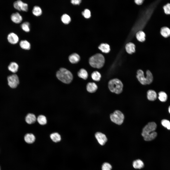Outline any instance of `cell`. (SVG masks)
Wrapping results in <instances>:
<instances>
[{
	"label": "cell",
	"mask_w": 170,
	"mask_h": 170,
	"mask_svg": "<svg viewBox=\"0 0 170 170\" xmlns=\"http://www.w3.org/2000/svg\"><path fill=\"white\" fill-rule=\"evenodd\" d=\"M157 127V124L155 122H151L144 127L141 135L145 140L150 141L155 138L157 136V133L155 131Z\"/></svg>",
	"instance_id": "obj_1"
},
{
	"label": "cell",
	"mask_w": 170,
	"mask_h": 170,
	"mask_svg": "<svg viewBox=\"0 0 170 170\" xmlns=\"http://www.w3.org/2000/svg\"><path fill=\"white\" fill-rule=\"evenodd\" d=\"M56 76L59 80L66 84L70 83L73 78V75L71 72L63 68H60L57 72Z\"/></svg>",
	"instance_id": "obj_2"
},
{
	"label": "cell",
	"mask_w": 170,
	"mask_h": 170,
	"mask_svg": "<svg viewBox=\"0 0 170 170\" xmlns=\"http://www.w3.org/2000/svg\"><path fill=\"white\" fill-rule=\"evenodd\" d=\"M89 62L90 65L92 67L100 69L103 66L105 59L102 54L97 53L89 58Z\"/></svg>",
	"instance_id": "obj_3"
},
{
	"label": "cell",
	"mask_w": 170,
	"mask_h": 170,
	"mask_svg": "<svg viewBox=\"0 0 170 170\" xmlns=\"http://www.w3.org/2000/svg\"><path fill=\"white\" fill-rule=\"evenodd\" d=\"M136 77L140 83L143 85H149L153 81V76L151 72L149 70L146 71V76L144 77V72L141 69L138 70Z\"/></svg>",
	"instance_id": "obj_4"
},
{
	"label": "cell",
	"mask_w": 170,
	"mask_h": 170,
	"mask_svg": "<svg viewBox=\"0 0 170 170\" xmlns=\"http://www.w3.org/2000/svg\"><path fill=\"white\" fill-rule=\"evenodd\" d=\"M110 91L116 94H119L122 92L123 85L122 81L117 78H114L110 80L108 83Z\"/></svg>",
	"instance_id": "obj_5"
},
{
	"label": "cell",
	"mask_w": 170,
	"mask_h": 170,
	"mask_svg": "<svg viewBox=\"0 0 170 170\" xmlns=\"http://www.w3.org/2000/svg\"><path fill=\"white\" fill-rule=\"evenodd\" d=\"M110 117L112 122L118 125L121 124L124 119V115L121 112L118 110H115L113 113L111 114Z\"/></svg>",
	"instance_id": "obj_6"
},
{
	"label": "cell",
	"mask_w": 170,
	"mask_h": 170,
	"mask_svg": "<svg viewBox=\"0 0 170 170\" xmlns=\"http://www.w3.org/2000/svg\"><path fill=\"white\" fill-rule=\"evenodd\" d=\"M8 84L11 88H16L19 83V80L17 76L13 74L8 76L7 77Z\"/></svg>",
	"instance_id": "obj_7"
},
{
	"label": "cell",
	"mask_w": 170,
	"mask_h": 170,
	"mask_svg": "<svg viewBox=\"0 0 170 170\" xmlns=\"http://www.w3.org/2000/svg\"><path fill=\"white\" fill-rule=\"evenodd\" d=\"M13 5L14 7L18 10L26 12L28 10V4L21 0H18L15 2Z\"/></svg>",
	"instance_id": "obj_8"
},
{
	"label": "cell",
	"mask_w": 170,
	"mask_h": 170,
	"mask_svg": "<svg viewBox=\"0 0 170 170\" xmlns=\"http://www.w3.org/2000/svg\"><path fill=\"white\" fill-rule=\"evenodd\" d=\"M95 137L99 144L101 145H104L107 140L106 136L100 132H96L95 134Z\"/></svg>",
	"instance_id": "obj_9"
},
{
	"label": "cell",
	"mask_w": 170,
	"mask_h": 170,
	"mask_svg": "<svg viewBox=\"0 0 170 170\" xmlns=\"http://www.w3.org/2000/svg\"><path fill=\"white\" fill-rule=\"evenodd\" d=\"M68 58L69 61L73 64L77 63L81 59L80 56L76 53H73L69 55Z\"/></svg>",
	"instance_id": "obj_10"
},
{
	"label": "cell",
	"mask_w": 170,
	"mask_h": 170,
	"mask_svg": "<svg viewBox=\"0 0 170 170\" xmlns=\"http://www.w3.org/2000/svg\"><path fill=\"white\" fill-rule=\"evenodd\" d=\"M86 89L87 91L91 93L96 92L98 89L97 85L94 82H89L87 84Z\"/></svg>",
	"instance_id": "obj_11"
},
{
	"label": "cell",
	"mask_w": 170,
	"mask_h": 170,
	"mask_svg": "<svg viewBox=\"0 0 170 170\" xmlns=\"http://www.w3.org/2000/svg\"><path fill=\"white\" fill-rule=\"evenodd\" d=\"M36 120L35 115L34 114L31 113L28 114L25 118L26 122L29 124L34 123L35 122Z\"/></svg>",
	"instance_id": "obj_12"
},
{
	"label": "cell",
	"mask_w": 170,
	"mask_h": 170,
	"mask_svg": "<svg viewBox=\"0 0 170 170\" xmlns=\"http://www.w3.org/2000/svg\"><path fill=\"white\" fill-rule=\"evenodd\" d=\"M7 38L8 41L13 44H16L19 41V38L18 36L13 33H11L8 35Z\"/></svg>",
	"instance_id": "obj_13"
},
{
	"label": "cell",
	"mask_w": 170,
	"mask_h": 170,
	"mask_svg": "<svg viewBox=\"0 0 170 170\" xmlns=\"http://www.w3.org/2000/svg\"><path fill=\"white\" fill-rule=\"evenodd\" d=\"M11 19L13 22L16 23H20L22 20V16L18 12L13 13L11 16Z\"/></svg>",
	"instance_id": "obj_14"
},
{
	"label": "cell",
	"mask_w": 170,
	"mask_h": 170,
	"mask_svg": "<svg viewBox=\"0 0 170 170\" xmlns=\"http://www.w3.org/2000/svg\"><path fill=\"white\" fill-rule=\"evenodd\" d=\"M24 139L25 141L29 144H32L35 141V137L32 133H27L25 136Z\"/></svg>",
	"instance_id": "obj_15"
},
{
	"label": "cell",
	"mask_w": 170,
	"mask_h": 170,
	"mask_svg": "<svg viewBox=\"0 0 170 170\" xmlns=\"http://www.w3.org/2000/svg\"><path fill=\"white\" fill-rule=\"evenodd\" d=\"M147 97L149 101H153L157 99V95L156 92L153 90H149L147 92Z\"/></svg>",
	"instance_id": "obj_16"
},
{
	"label": "cell",
	"mask_w": 170,
	"mask_h": 170,
	"mask_svg": "<svg viewBox=\"0 0 170 170\" xmlns=\"http://www.w3.org/2000/svg\"><path fill=\"white\" fill-rule=\"evenodd\" d=\"M125 48L127 52L129 54H132L135 51V46L132 42L127 43L125 46Z\"/></svg>",
	"instance_id": "obj_17"
},
{
	"label": "cell",
	"mask_w": 170,
	"mask_h": 170,
	"mask_svg": "<svg viewBox=\"0 0 170 170\" xmlns=\"http://www.w3.org/2000/svg\"><path fill=\"white\" fill-rule=\"evenodd\" d=\"M77 74L79 77L84 80H86L88 76V74L87 71L83 68L80 69L78 72Z\"/></svg>",
	"instance_id": "obj_18"
},
{
	"label": "cell",
	"mask_w": 170,
	"mask_h": 170,
	"mask_svg": "<svg viewBox=\"0 0 170 170\" xmlns=\"http://www.w3.org/2000/svg\"><path fill=\"white\" fill-rule=\"evenodd\" d=\"M133 167L136 169H140L144 166V164L143 162L140 159H138L134 161L132 163Z\"/></svg>",
	"instance_id": "obj_19"
},
{
	"label": "cell",
	"mask_w": 170,
	"mask_h": 170,
	"mask_svg": "<svg viewBox=\"0 0 170 170\" xmlns=\"http://www.w3.org/2000/svg\"><path fill=\"white\" fill-rule=\"evenodd\" d=\"M160 33L165 38L170 36V29L166 26H164L161 29Z\"/></svg>",
	"instance_id": "obj_20"
},
{
	"label": "cell",
	"mask_w": 170,
	"mask_h": 170,
	"mask_svg": "<svg viewBox=\"0 0 170 170\" xmlns=\"http://www.w3.org/2000/svg\"><path fill=\"white\" fill-rule=\"evenodd\" d=\"M98 48L102 52L105 53H108L110 50L109 45L106 43L101 44L98 47Z\"/></svg>",
	"instance_id": "obj_21"
},
{
	"label": "cell",
	"mask_w": 170,
	"mask_h": 170,
	"mask_svg": "<svg viewBox=\"0 0 170 170\" xmlns=\"http://www.w3.org/2000/svg\"><path fill=\"white\" fill-rule=\"evenodd\" d=\"M8 70L11 72L15 73L17 71L18 68V65L16 62H11L8 66Z\"/></svg>",
	"instance_id": "obj_22"
},
{
	"label": "cell",
	"mask_w": 170,
	"mask_h": 170,
	"mask_svg": "<svg viewBox=\"0 0 170 170\" xmlns=\"http://www.w3.org/2000/svg\"><path fill=\"white\" fill-rule=\"evenodd\" d=\"M50 137L51 140L55 143L60 141L61 139L60 135L56 132L51 134L50 135Z\"/></svg>",
	"instance_id": "obj_23"
},
{
	"label": "cell",
	"mask_w": 170,
	"mask_h": 170,
	"mask_svg": "<svg viewBox=\"0 0 170 170\" xmlns=\"http://www.w3.org/2000/svg\"><path fill=\"white\" fill-rule=\"evenodd\" d=\"M20 45L23 49L29 50L30 48V43L26 40H22L20 42Z\"/></svg>",
	"instance_id": "obj_24"
},
{
	"label": "cell",
	"mask_w": 170,
	"mask_h": 170,
	"mask_svg": "<svg viewBox=\"0 0 170 170\" xmlns=\"http://www.w3.org/2000/svg\"><path fill=\"white\" fill-rule=\"evenodd\" d=\"M145 33L142 31H139L136 34V37L139 41L143 42L145 40Z\"/></svg>",
	"instance_id": "obj_25"
},
{
	"label": "cell",
	"mask_w": 170,
	"mask_h": 170,
	"mask_svg": "<svg viewBox=\"0 0 170 170\" xmlns=\"http://www.w3.org/2000/svg\"><path fill=\"white\" fill-rule=\"evenodd\" d=\"M37 120L38 123L41 125H45L47 123L46 117L43 115H39L37 119Z\"/></svg>",
	"instance_id": "obj_26"
},
{
	"label": "cell",
	"mask_w": 170,
	"mask_h": 170,
	"mask_svg": "<svg viewBox=\"0 0 170 170\" xmlns=\"http://www.w3.org/2000/svg\"><path fill=\"white\" fill-rule=\"evenodd\" d=\"M91 76L92 78L94 80L97 81H99L101 77L100 73L97 71L93 72L91 74Z\"/></svg>",
	"instance_id": "obj_27"
},
{
	"label": "cell",
	"mask_w": 170,
	"mask_h": 170,
	"mask_svg": "<svg viewBox=\"0 0 170 170\" xmlns=\"http://www.w3.org/2000/svg\"><path fill=\"white\" fill-rule=\"evenodd\" d=\"M32 12L34 15L38 16L42 14V11L40 7L38 6H35L33 7Z\"/></svg>",
	"instance_id": "obj_28"
},
{
	"label": "cell",
	"mask_w": 170,
	"mask_h": 170,
	"mask_svg": "<svg viewBox=\"0 0 170 170\" xmlns=\"http://www.w3.org/2000/svg\"><path fill=\"white\" fill-rule=\"evenodd\" d=\"M158 98L162 102H166L167 99V96L166 94L164 92L161 91L158 93Z\"/></svg>",
	"instance_id": "obj_29"
},
{
	"label": "cell",
	"mask_w": 170,
	"mask_h": 170,
	"mask_svg": "<svg viewBox=\"0 0 170 170\" xmlns=\"http://www.w3.org/2000/svg\"><path fill=\"white\" fill-rule=\"evenodd\" d=\"M61 19L62 22L65 24H68L71 20L70 16L66 14H64L62 16Z\"/></svg>",
	"instance_id": "obj_30"
},
{
	"label": "cell",
	"mask_w": 170,
	"mask_h": 170,
	"mask_svg": "<svg viewBox=\"0 0 170 170\" xmlns=\"http://www.w3.org/2000/svg\"><path fill=\"white\" fill-rule=\"evenodd\" d=\"M112 166L109 163L107 162L104 163L101 167L102 170H111Z\"/></svg>",
	"instance_id": "obj_31"
},
{
	"label": "cell",
	"mask_w": 170,
	"mask_h": 170,
	"mask_svg": "<svg viewBox=\"0 0 170 170\" xmlns=\"http://www.w3.org/2000/svg\"><path fill=\"white\" fill-rule=\"evenodd\" d=\"M21 26L22 29L25 31L28 32L30 31V24L28 22H24L21 24Z\"/></svg>",
	"instance_id": "obj_32"
},
{
	"label": "cell",
	"mask_w": 170,
	"mask_h": 170,
	"mask_svg": "<svg viewBox=\"0 0 170 170\" xmlns=\"http://www.w3.org/2000/svg\"><path fill=\"white\" fill-rule=\"evenodd\" d=\"M161 123L163 126L168 129L170 130V122L169 120L163 119L162 120Z\"/></svg>",
	"instance_id": "obj_33"
},
{
	"label": "cell",
	"mask_w": 170,
	"mask_h": 170,
	"mask_svg": "<svg viewBox=\"0 0 170 170\" xmlns=\"http://www.w3.org/2000/svg\"><path fill=\"white\" fill-rule=\"evenodd\" d=\"M83 15L85 18H88L91 16V12L88 9H85L82 12Z\"/></svg>",
	"instance_id": "obj_34"
},
{
	"label": "cell",
	"mask_w": 170,
	"mask_h": 170,
	"mask_svg": "<svg viewBox=\"0 0 170 170\" xmlns=\"http://www.w3.org/2000/svg\"><path fill=\"white\" fill-rule=\"evenodd\" d=\"M165 13L167 14H170V3H168L163 7Z\"/></svg>",
	"instance_id": "obj_35"
},
{
	"label": "cell",
	"mask_w": 170,
	"mask_h": 170,
	"mask_svg": "<svg viewBox=\"0 0 170 170\" xmlns=\"http://www.w3.org/2000/svg\"><path fill=\"white\" fill-rule=\"evenodd\" d=\"M81 1V0H72L71 1V3L74 4H79Z\"/></svg>",
	"instance_id": "obj_36"
},
{
	"label": "cell",
	"mask_w": 170,
	"mask_h": 170,
	"mask_svg": "<svg viewBox=\"0 0 170 170\" xmlns=\"http://www.w3.org/2000/svg\"><path fill=\"white\" fill-rule=\"evenodd\" d=\"M143 0H135V2L136 4L138 5L141 4L143 2Z\"/></svg>",
	"instance_id": "obj_37"
},
{
	"label": "cell",
	"mask_w": 170,
	"mask_h": 170,
	"mask_svg": "<svg viewBox=\"0 0 170 170\" xmlns=\"http://www.w3.org/2000/svg\"><path fill=\"white\" fill-rule=\"evenodd\" d=\"M168 110L169 112L170 113V106H169L168 108Z\"/></svg>",
	"instance_id": "obj_38"
},
{
	"label": "cell",
	"mask_w": 170,
	"mask_h": 170,
	"mask_svg": "<svg viewBox=\"0 0 170 170\" xmlns=\"http://www.w3.org/2000/svg\"><path fill=\"white\" fill-rule=\"evenodd\" d=\"M0 170H1L0 166Z\"/></svg>",
	"instance_id": "obj_39"
}]
</instances>
